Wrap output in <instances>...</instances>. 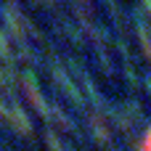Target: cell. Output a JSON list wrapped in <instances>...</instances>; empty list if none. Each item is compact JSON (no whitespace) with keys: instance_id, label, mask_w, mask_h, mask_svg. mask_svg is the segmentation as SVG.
<instances>
[{"instance_id":"obj_1","label":"cell","mask_w":151,"mask_h":151,"mask_svg":"<svg viewBox=\"0 0 151 151\" xmlns=\"http://www.w3.org/2000/svg\"><path fill=\"white\" fill-rule=\"evenodd\" d=\"M141 151H151V130L146 133V138H143V143H141Z\"/></svg>"}]
</instances>
